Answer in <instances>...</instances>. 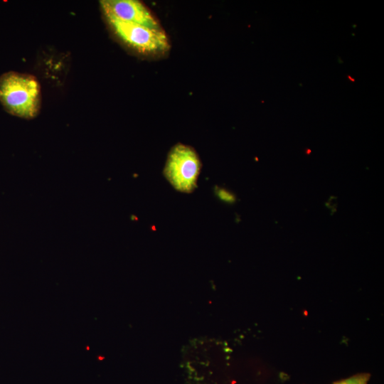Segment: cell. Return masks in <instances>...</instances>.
<instances>
[{
	"label": "cell",
	"instance_id": "obj_2",
	"mask_svg": "<svg viewBox=\"0 0 384 384\" xmlns=\"http://www.w3.org/2000/svg\"><path fill=\"white\" fill-rule=\"evenodd\" d=\"M201 168V160L196 150L178 143L168 154L164 176L176 191L190 193L197 186Z\"/></svg>",
	"mask_w": 384,
	"mask_h": 384
},
{
	"label": "cell",
	"instance_id": "obj_6",
	"mask_svg": "<svg viewBox=\"0 0 384 384\" xmlns=\"http://www.w3.org/2000/svg\"><path fill=\"white\" fill-rule=\"evenodd\" d=\"M215 192L216 196L223 201L230 203L235 201V196L226 189L215 187Z\"/></svg>",
	"mask_w": 384,
	"mask_h": 384
},
{
	"label": "cell",
	"instance_id": "obj_5",
	"mask_svg": "<svg viewBox=\"0 0 384 384\" xmlns=\"http://www.w3.org/2000/svg\"><path fill=\"white\" fill-rule=\"evenodd\" d=\"M369 378L370 374L360 373L336 382L334 384H367Z\"/></svg>",
	"mask_w": 384,
	"mask_h": 384
},
{
	"label": "cell",
	"instance_id": "obj_4",
	"mask_svg": "<svg viewBox=\"0 0 384 384\" xmlns=\"http://www.w3.org/2000/svg\"><path fill=\"white\" fill-rule=\"evenodd\" d=\"M102 10L107 20L143 25L159 28L160 26L149 9L137 0H102Z\"/></svg>",
	"mask_w": 384,
	"mask_h": 384
},
{
	"label": "cell",
	"instance_id": "obj_3",
	"mask_svg": "<svg viewBox=\"0 0 384 384\" xmlns=\"http://www.w3.org/2000/svg\"><path fill=\"white\" fill-rule=\"evenodd\" d=\"M117 36L130 47L142 53H161L169 49V41L161 28L143 25L108 20Z\"/></svg>",
	"mask_w": 384,
	"mask_h": 384
},
{
	"label": "cell",
	"instance_id": "obj_1",
	"mask_svg": "<svg viewBox=\"0 0 384 384\" xmlns=\"http://www.w3.org/2000/svg\"><path fill=\"white\" fill-rule=\"evenodd\" d=\"M40 86L28 74L6 73L0 77V102L12 115L31 119L39 111Z\"/></svg>",
	"mask_w": 384,
	"mask_h": 384
}]
</instances>
